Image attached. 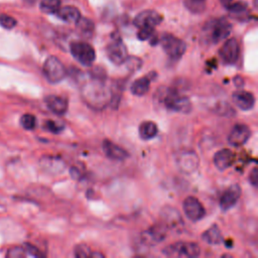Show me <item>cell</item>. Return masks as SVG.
<instances>
[{
  "mask_svg": "<svg viewBox=\"0 0 258 258\" xmlns=\"http://www.w3.org/2000/svg\"><path fill=\"white\" fill-rule=\"evenodd\" d=\"M82 96L87 104L95 109H102L111 101V91L105 86V81L93 79L82 88Z\"/></svg>",
  "mask_w": 258,
  "mask_h": 258,
  "instance_id": "cell-1",
  "label": "cell"
},
{
  "mask_svg": "<svg viewBox=\"0 0 258 258\" xmlns=\"http://www.w3.org/2000/svg\"><path fill=\"white\" fill-rule=\"evenodd\" d=\"M158 101L168 110L188 114L192 110L190 100L181 95L176 89L172 88H159L157 95Z\"/></svg>",
  "mask_w": 258,
  "mask_h": 258,
  "instance_id": "cell-2",
  "label": "cell"
},
{
  "mask_svg": "<svg viewBox=\"0 0 258 258\" xmlns=\"http://www.w3.org/2000/svg\"><path fill=\"white\" fill-rule=\"evenodd\" d=\"M232 31V24L226 18L209 20L203 28L204 39L210 44H216L226 39Z\"/></svg>",
  "mask_w": 258,
  "mask_h": 258,
  "instance_id": "cell-3",
  "label": "cell"
},
{
  "mask_svg": "<svg viewBox=\"0 0 258 258\" xmlns=\"http://www.w3.org/2000/svg\"><path fill=\"white\" fill-rule=\"evenodd\" d=\"M162 253L167 257L194 258L200 255L201 248L197 243L179 241L164 247Z\"/></svg>",
  "mask_w": 258,
  "mask_h": 258,
  "instance_id": "cell-4",
  "label": "cell"
},
{
  "mask_svg": "<svg viewBox=\"0 0 258 258\" xmlns=\"http://www.w3.org/2000/svg\"><path fill=\"white\" fill-rule=\"evenodd\" d=\"M106 54L114 64H123L128 57L126 45L118 33H113L109 43L106 46Z\"/></svg>",
  "mask_w": 258,
  "mask_h": 258,
  "instance_id": "cell-5",
  "label": "cell"
},
{
  "mask_svg": "<svg viewBox=\"0 0 258 258\" xmlns=\"http://www.w3.org/2000/svg\"><path fill=\"white\" fill-rule=\"evenodd\" d=\"M160 44L164 50V52L169 56L171 59H178L180 58L186 49L185 42L170 34V33H164L160 38Z\"/></svg>",
  "mask_w": 258,
  "mask_h": 258,
  "instance_id": "cell-6",
  "label": "cell"
},
{
  "mask_svg": "<svg viewBox=\"0 0 258 258\" xmlns=\"http://www.w3.org/2000/svg\"><path fill=\"white\" fill-rule=\"evenodd\" d=\"M42 72L47 82L51 84H57L61 82L67 74L62 62L54 55H50L45 59Z\"/></svg>",
  "mask_w": 258,
  "mask_h": 258,
  "instance_id": "cell-7",
  "label": "cell"
},
{
  "mask_svg": "<svg viewBox=\"0 0 258 258\" xmlns=\"http://www.w3.org/2000/svg\"><path fill=\"white\" fill-rule=\"evenodd\" d=\"M70 50L72 55L83 66L90 67L96 58L94 47L85 41H75L71 43Z\"/></svg>",
  "mask_w": 258,
  "mask_h": 258,
  "instance_id": "cell-8",
  "label": "cell"
},
{
  "mask_svg": "<svg viewBox=\"0 0 258 258\" xmlns=\"http://www.w3.org/2000/svg\"><path fill=\"white\" fill-rule=\"evenodd\" d=\"M178 169L183 173H192L199 166V157L195 151L182 150L175 156Z\"/></svg>",
  "mask_w": 258,
  "mask_h": 258,
  "instance_id": "cell-9",
  "label": "cell"
},
{
  "mask_svg": "<svg viewBox=\"0 0 258 258\" xmlns=\"http://www.w3.org/2000/svg\"><path fill=\"white\" fill-rule=\"evenodd\" d=\"M183 212L186 218L192 222L202 220L206 215V210L201 202L196 197H187L184 199L182 204Z\"/></svg>",
  "mask_w": 258,
  "mask_h": 258,
  "instance_id": "cell-10",
  "label": "cell"
},
{
  "mask_svg": "<svg viewBox=\"0 0 258 258\" xmlns=\"http://www.w3.org/2000/svg\"><path fill=\"white\" fill-rule=\"evenodd\" d=\"M167 228L161 225H154L141 233V242L146 246H155L163 241L166 237Z\"/></svg>",
  "mask_w": 258,
  "mask_h": 258,
  "instance_id": "cell-11",
  "label": "cell"
},
{
  "mask_svg": "<svg viewBox=\"0 0 258 258\" xmlns=\"http://www.w3.org/2000/svg\"><path fill=\"white\" fill-rule=\"evenodd\" d=\"M220 57L226 64L235 63L240 55V45L237 39L230 38L222 45L219 51Z\"/></svg>",
  "mask_w": 258,
  "mask_h": 258,
  "instance_id": "cell-12",
  "label": "cell"
},
{
  "mask_svg": "<svg viewBox=\"0 0 258 258\" xmlns=\"http://www.w3.org/2000/svg\"><path fill=\"white\" fill-rule=\"evenodd\" d=\"M162 20L161 15L155 10H144L141 11L133 20V24L138 27H155Z\"/></svg>",
  "mask_w": 258,
  "mask_h": 258,
  "instance_id": "cell-13",
  "label": "cell"
},
{
  "mask_svg": "<svg viewBox=\"0 0 258 258\" xmlns=\"http://www.w3.org/2000/svg\"><path fill=\"white\" fill-rule=\"evenodd\" d=\"M251 131L250 128L245 124H236L228 136V142L232 146H242L250 138Z\"/></svg>",
  "mask_w": 258,
  "mask_h": 258,
  "instance_id": "cell-14",
  "label": "cell"
},
{
  "mask_svg": "<svg viewBox=\"0 0 258 258\" xmlns=\"http://www.w3.org/2000/svg\"><path fill=\"white\" fill-rule=\"evenodd\" d=\"M241 197V188L238 184L230 185L220 197L219 204L223 211H228L234 207Z\"/></svg>",
  "mask_w": 258,
  "mask_h": 258,
  "instance_id": "cell-15",
  "label": "cell"
},
{
  "mask_svg": "<svg viewBox=\"0 0 258 258\" xmlns=\"http://www.w3.org/2000/svg\"><path fill=\"white\" fill-rule=\"evenodd\" d=\"M160 216H161L162 224L166 228L176 229L183 225V222H182L179 212L173 207L166 206V207L162 208V210L160 212Z\"/></svg>",
  "mask_w": 258,
  "mask_h": 258,
  "instance_id": "cell-16",
  "label": "cell"
},
{
  "mask_svg": "<svg viewBox=\"0 0 258 258\" xmlns=\"http://www.w3.org/2000/svg\"><path fill=\"white\" fill-rule=\"evenodd\" d=\"M102 149L105 153V155L112 159V160H117V161H123L126 158H128L129 153L122 147L118 146L114 142H112L109 139H104L102 143Z\"/></svg>",
  "mask_w": 258,
  "mask_h": 258,
  "instance_id": "cell-17",
  "label": "cell"
},
{
  "mask_svg": "<svg viewBox=\"0 0 258 258\" xmlns=\"http://www.w3.org/2000/svg\"><path fill=\"white\" fill-rule=\"evenodd\" d=\"M42 253L33 245L25 243L21 246H15L8 250L7 257L22 258V257H41Z\"/></svg>",
  "mask_w": 258,
  "mask_h": 258,
  "instance_id": "cell-18",
  "label": "cell"
},
{
  "mask_svg": "<svg viewBox=\"0 0 258 258\" xmlns=\"http://www.w3.org/2000/svg\"><path fill=\"white\" fill-rule=\"evenodd\" d=\"M232 100L234 104L243 111L251 110L255 104L254 95L244 90H238L234 92L232 95Z\"/></svg>",
  "mask_w": 258,
  "mask_h": 258,
  "instance_id": "cell-19",
  "label": "cell"
},
{
  "mask_svg": "<svg viewBox=\"0 0 258 258\" xmlns=\"http://www.w3.org/2000/svg\"><path fill=\"white\" fill-rule=\"evenodd\" d=\"M45 105L47 108L56 115H64L68 111L69 103L63 97L56 95H48L44 98Z\"/></svg>",
  "mask_w": 258,
  "mask_h": 258,
  "instance_id": "cell-20",
  "label": "cell"
},
{
  "mask_svg": "<svg viewBox=\"0 0 258 258\" xmlns=\"http://www.w3.org/2000/svg\"><path fill=\"white\" fill-rule=\"evenodd\" d=\"M234 161L235 154L228 148H223L217 151L214 155V164L221 171L229 168L234 163Z\"/></svg>",
  "mask_w": 258,
  "mask_h": 258,
  "instance_id": "cell-21",
  "label": "cell"
},
{
  "mask_svg": "<svg viewBox=\"0 0 258 258\" xmlns=\"http://www.w3.org/2000/svg\"><path fill=\"white\" fill-rule=\"evenodd\" d=\"M40 164L43 169L53 174L60 173L66 168L64 161L56 156H43L40 159Z\"/></svg>",
  "mask_w": 258,
  "mask_h": 258,
  "instance_id": "cell-22",
  "label": "cell"
},
{
  "mask_svg": "<svg viewBox=\"0 0 258 258\" xmlns=\"http://www.w3.org/2000/svg\"><path fill=\"white\" fill-rule=\"evenodd\" d=\"M54 14L62 21H66L69 23H76L81 17V13L79 9L71 5L59 7Z\"/></svg>",
  "mask_w": 258,
  "mask_h": 258,
  "instance_id": "cell-23",
  "label": "cell"
},
{
  "mask_svg": "<svg viewBox=\"0 0 258 258\" xmlns=\"http://www.w3.org/2000/svg\"><path fill=\"white\" fill-rule=\"evenodd\" d=\"M151 81H152V79H150L149 76H146V77L144 76V77L138 78L130 86L131 93L137 97H141V96L145 95L149 91Z\"/></svg>",
  "mask_w": 258,
  "mask_h": 258,
  "instance_id": "cell-24",
  "label": "cell"
},
{
  "mask_svg": "<svg viewBox=\"0 0 258 258\" xmlns=\"http://www.w3.org/2000/svg\"><path fill=\"white\" fill-rule=\"evenodd\" d=\"M202 239L203 241L211 245H218L224 241L222 232L217 225H213L211 228L206 230L202 234Z\"/></svg>",
  "mask_w": 258,
  "mask_h": 258,
  "instance_id": "cell-25",
  "label": "cell"
},
{
  "mask_svg": "<svg viewBox=\"0 0 258 258\" xmlns=\"http://www.w3.org/2000/svg\"><path fill=\"white\" fill-rule=\"evenodd\" d=\"M139 136L143 140H150L158 133V127L153 121H143L139 125Z\"/></svg>",
  "mask_w": 258,
  "mask_h": 258,
  "instance_id": "cell-26",
  "label": "cell"
},
{
  "mask_svg": "<svg viewBox=\"0 0 258 258\" xmlns=\"http://www.w3.org/2000/svg\"><path fill=\"white\" fill-rule=\"evenodd\" d=\"M227 9L233 17H237L240 19H244L249 15L248 6L244 2H233L227 7Z\"/></svg>",
  "mask_w": 258,
  "mask_h": 258,
  "instance_id": "cell-27",
  "label": "cell"
},
{
  "mask_svg": "<svg viewBox=\"0 0 258 258\" xmlns=\"http://www.w3.org/2000/svg\"><path fill=\"white\" fill-rule=\"evenodd\" d=\"M76 25H77L78 31L86 37L91 36L94 32V29H95V25H94L93 21L91 19H88V18L82 17V16L76 22Z\"/></svg>",
  "mask_w": 258,
  "mask_h": 258,
  "instance_id": "cell-28",
  "label": "cell"
},
{
  "mask_svg": "<svg viewBox=\"0 0 258 258\" xmlns=\"http://www.w3.org/2000/svg\"><path fill=\"white\" fill-rule=\"evenodd\" d=\"M215 112L223 117H233L236 115L235 109L227 102H219L215 105Z\"/></svg>",
  "mask_w": 258,
  "mask_h": 258,
  "instance_id": "cell-29",
  "label": "cell"
},
{
  "mask_svg": "<svg viewBox=\"0 0 258 258\" xmlns=\"http://www.w3.org/2000/svg\"><path fill=\"white\" fill-rule=\"evenodd\" d=\"M184 6L191 13H202L207 6V0H183Z\"/></svg>",
  "mask_w": 258,
  "mask_h": 258,
  "instance_id": "cell-30",
  "label": "cell"
},
{
  "mask_svg": "<svg viewBox=\"0 0 258 258\" xmlns=\"http://www.w3.org/2000/svg\"><path fill=\"white\" fill-rule=\"evenodd\" d=\"M60 7V0H40L39 8L44 13H55Z\"/></svg>",
  "mask_w": 258,
  "mask_h": 258,
  "instance_id": "cell-31",
  "label": "cell"
},
{
  "mask_svg": "<svg viewBox=\"0 0 258 258\" xmlns=\"http://www.w3.org/2000/svg\"><path fill=\"white\" fill-rule=\"evenodd\" d=\"M92 250L86 244H79L74 249V255L77 258H91Z\"/></svg>",
  "mask_w": 258,
  "mask_h": 258,
  "instance_id": "cell-32",
  "label": "cell"
},
{
  "mask_svg": "<svg viewBox=\"0 0 258 258\" xmlns=\"http://www.w3.org/2000/svg\"><path fill=\"white\" fill-rule=\"evenodd\" d=\"M21 126L26 130H32L35 128L36 119L32 114H24L20 118Z\"/></svg>",
  "mask_w": 258,
  "mask_h": 258,
  "instance_id": "cell-33",
  "label": "cell"
},
{
  "mask_svg": "<svg viewBox=\"0 0 258 258\" xmlns=\"http://www.w3.org/2000/svg\"><path fill=\"white\" fill-rule=\"evenodd\" d=\"M43 127L51 132V133H59L61 132L63 129H64V125L61 123V122H58V121H53V120H46Z\"/></svg>",
  "mask_w": 258,
  "mask_h": 258,
  "instance_id": "cell-34",
  "label": "cell"
},
{
  "mask_svg": "<svg viewBox=\"0 0 258 258\" xmlns=\"http://www.w3.org/2000/svg\"><path fill=\"white\" fill-rule=\"evenodd\" d=\"M124 63L126 64L128 70H130L131 72H134V71H137L141 68L142 60L137 56H129L128 55V57L126 58Z\"/></svg>",
  "mask_w": 258,
  "mask_h": 258,
  "instance_id": "cell-35",
  "label": "cell"
},
{
  "mask_svg": "<svg viewBox=\"0 0 258 258\" xmlns=\"http://www.w3.org/2000/svg\"><path fill=\"white\" fill-rule=\"evenodd\" d=\"M15 18L7 15V14H0V25L6 29H12L16 25Z\"/></svg>",
  "mask_w": 258,
  "mask_h": 258,
  "instance_id": "cell-36",
  "label": "cell"
},
{
  "mask_svg": "<svg viewBox=\"0 0 258 258\" xmlns=\"http://www.w3.org/2000/svg\"><path fill=\"white\" fill-rule=\"evenodd\" d=\"M154 34V28L153 27H142L139 28V31L137 33V37L140 40H147L151 38Z\"/></svg>",
  "mask_w": 258,
  "mask_h": 258,
  "instance_id": "cell-37",
  "label": "cell"
},
{
  "mask_svg": "<svg viewBox=\"0 0 258 258\" xmlns=\"http://www.w3.org/2000/svg\"><path fill=\"white\" fill-rule=\"evenodd\" d=\"M91 77L92 79L99 80V81H105L106 80V71L102 68H95L91 71Z\"/></svg>",
  "mask_w": 258,
  "mask_h": 258,
  "instance_id": "cell-38",
  "label": "cell"
},
{
  "mask_svg": "<svg viewBox=\"0 0 258 258\" xmlns=\"http://www.w3.org/2000/svg\"><path fill=\"white\" fill-rule=\"evenodd\" d=\"M249 180L250 182L252 183L253 186H257V183H258V172H257V168L254 167L250 174H249Z\"/></svg>",
  "mask_w": 258,
  "mask_h": 258,
  "instance_id": "cell-39",
  "label": "cell"
},
{
  "mask_svg": "<svg viewBox=\"0 0 258 258\" xmlns=\"http://www.w3.org/2000/svg\"><path fill=\"white\" fill-rule=\"evenodd\" d=\"M234 84L236 85V87L242 88L244 86V81L240 76H237V77L234 78Z\"/></svg>",
  "mask_w": 258,
  "mask_h": 258,
  "instance_id": "cell-40",
  "label": "cell"
},
{
  "mask_svg": "<svg viewBox=\"0 0 258 258\" xmlns=\"http://www.w3.org/2000/svg\"><path fill=\"white\" fill-rule=\"evenodd\" d=\"M91 258H104V254L100 252H92Z\"/></svg>",
  "mask_w": 258,
  "mask_h": 258,
  "instance_id": "cell-41",
  "label": "cell"
},
{
  "mask_svg": "<svg viewBox=\"0 0 258 258\" xmlns=\"http://www.w3.org/2000/svg\"><path fill=\"white\" fill-rule=\"evenodd\" d=\"M220 2L223 4V6H225L227 8L230 4H232L234 2V0H220Z\"/></svg>",
  "mask_w": 258,
  "mask_h": 258,
  "instance_id": "cell-42",
  "label": "cell"
},
{
  "mask_svg": "<svg viewBox=\"0 0 258 258\" xmlns=\"http://www.w3.org/2000/svg\"><path fill=\"white\" fill-rule=\"evenodd\" d=\"M24 3H26L27 5H33L37 0H23Z\"/></svg>",
  "mask_w": 258,
  "mask_h": 258,
  "instance_id": "cell-43",
  "label": "cell"
}]
</instances>
